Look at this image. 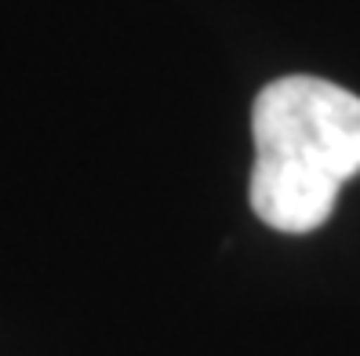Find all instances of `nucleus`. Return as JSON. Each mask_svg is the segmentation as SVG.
Listing matches in <instances>:
<instances>
[{
  "label": "nucleus",
  "instance_id": "1",
  "mask_svg": "<svg viewBox=\"0 0 360 356\" xmlns=\"http://www.w3.org/2000/svg\"><path fill=\"white\" fill-rule=\"evenodd\" d=\"M251 138V211L277 233H313L360 175V98L321 77H281L255 98Z\"/></svg>",
  "mask_w": 360,
  "mask_h": 356
}]
</instances>
